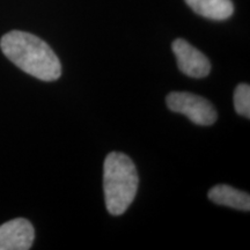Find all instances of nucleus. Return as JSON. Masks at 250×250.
I'll use <instances>...</instances> for the list:
<instances>
[{"label": "nucleus", "mask_w": 250, "mask_h": 250, "mask_svg": "<svg viewBox=\"0 0 250 250\" xmlns=\"http://www.w3.org/2000/svg\"><path fill=\"white\" fill-rule=\"evenodd\" d=\"M35 239V230L29 220L17 218L0 226V250H28Z\"/></svg>", "instance_id": "nucleus-5"}, {"label": "nucleus", "mask_w": 250, "mask_h": 250, "mask_svg": "<svg viewBox=\"0 0 250 250\" xmlns=\"http://www.w3.org/2000/svg\"><path fill=\"white\" fill-rule=\"evenodd\" d=\"M166 103L169 110L186 115L192 123L208 126L215 123L218 118L213 104L203 96L188 92L168 94Z\"/></svg>", "instance_id": "nucleus-3"}, {"label": "nucleus", "mask_w": 250, "mask_h": 250, "mask_svg": "<svg viewBox=\"0 0 250 250\" xmlns=\"http://www.w3.org/2000/svg\"><path fill=\"white\" fill-rule=\"evenodd\" d=\"M197 14L215 21L227 20L232 17L234 6L232 0H184Z\"/></svg>", "instance_id": "nucleus-7"}, {"label": "nucleus", "mask_w": 250, "mask_h": 250, "mask_svg": "<svg viewBox=\"0 0 250 250\" xmlns=\"http://www.w3.org/2000/svg\"><path fill=\"white\" fill-rule=\"evenodd\" d=\"M234 108L241 116L250 118V86L240 83L234 90Z\"/></svg>", "instance_id": "nucleus-8"}, {"label": "nucleus", "mask_w": 250, "mask_h": 250, "mask_svg": "<svg viewBox=\"0 0 250 250\" xmlns=\"http://www.w3.org/2000/svg\"><path fill=\"white\" fill-rule=\"evenodd\" d=\"M138 184V173L129 156L121 152L109 153L103 165V191L109 213L123 214L132 204Z\"/></svg>", "instance_id": "nucleus-2"}, {"label": "nucleus", "mask_w": 250, "mask_h": 250, "mask_svg": "<svg viewBox=\"0 0 250 250\" xmlns=\"http://www.w3.org/2000/svg\"><path fill=\"white\" fill-rule=\"evenodd\" d=\"M171 49L176 57L177 66L186 76L201 79L210 74L211 64L208 58L186 40H175L171 44Z\"/></svg>", "instance_id": "nucleus-4"}, {"label": "nucleus", "mask_w": 250, "mask_h": 250, "mask_svg": "<svg viewBox=\"0 0 250 250\" xmlns=\"http://www.w3.org/2000/svg\"><path fill=\"white\" fill-rule=\"evenodd\" d=\"M2 54L15 66L42 81H55L62 76V64L55 51L40 37L12 30L0 40Z\"/></svg>", "instance_id": "nucleus-1"}, {"label": "nucleus", "mask_w": 250, "mask_h": 250, "mask_svg": "<svg viewBox=\"0 0 250 250\" xmlns=\"http://www.w3.org/2000/svg\"><path fill=\"white\" fill-rule=\"evenodd\" d=\"M208 197L218 205L228 206L241 211H250V196L227 184H219L208 192Z\"/></svg>", "instance_id": "nucleus-6"}]
</instances>
